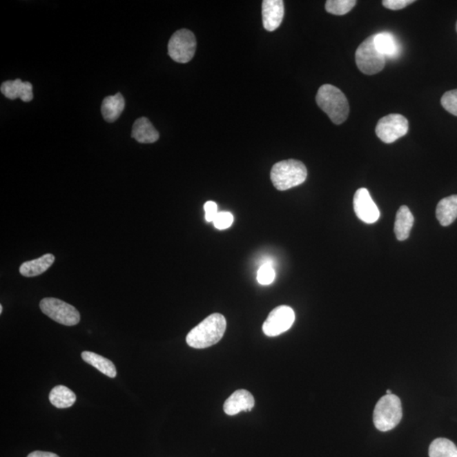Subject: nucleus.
Returning a JSON list of instances; mask_svg holds the SVG:
<instances>
[{
	"label": "nucleus",
	"mask_w": 457,
	"mask_h": 457,
	"mask_svg": "<svg viewBox=\"0 0 457 457\" xmlns=\"http://www.w3.org/2000/svg\"><path fill=\"white\" fill-rule=\"evenodd\" d=\"M226 325V318L222 314H211L188 333L186 343L195 349L212 347L223 338Z\"/></svg>",
	"instance_id": "f257e3e1"
},
{
	"label": "nucleus",
	"mask_w": 457,
	"mask_h": 457,
	"mask_svg": "<svg viewBox=\"0 0 457 457\" xmlns=\"http://www.w3.org/2000/svg\"><path fill=\"white\" fill-rule=\"evenodd\" d=\"M316 102L336 125L347 121L350 112L349 103L338 88L331 84L321 86L317 93Z\"/></svg>",
	"instance_id": "f03ea898"
},
{
	"label": "nucleus",
	"mask_w": 457,
	"mask_h": 457,
	"mask_svg": "<svg viewBox=\"0 0 457 457\" xmlns=\"http://www.w3.org/2000/svg\"><path fill=\"white\" fill-rule=\"evenodd\" d=\"M308 177V170L301 161L287 159L273 166L271 178L277 190L286 191L302 184Z\"/></svg>",
	"instance_id": "7ed1b4c3"
},
{
	"label": "nucleus",
	"mask_w": 457,
	"mask_h": 457,
	"mask_svg": "<svg viewBox=\"0 0 457 457\" xmlns=\"http://www.w3.org/2000/svg\"><path fill=\"white\" fill-rule=\"evenodd\" d=\"M402 418V402L398 396L387 395L378 400L373 411V422L382 432H387L399 425Z\"/></svg>",
	"instance_id": "20e7f679"
},
{
	"label": "nucleus",
	"mask_w": 457,
	"mask_h": 457,
	"mask_svg": "<svg viewBox=\"0 0 457 457\" xmlns=\"http://www.w3.org/2000/svg\"><path fill=\"white\" fill-rule=\"evenodd\" d=\"M358 69L366 75H376L385 68V57L377 50L374 37L371 36L360 44L356 52Z\"/></svg>",
	"instance_id": "39448f33"
},
{
	"label": "nucleus",
	"mask_w": 457,
	"mask_h": 457,
	"mask_svg": "<svg viewBox=\"0 0 457 457\" xmlns=\"http://www.w3.org/2000/svg\"><path fill=\"white\" fill-rule=\"evenodd\" d=\"M197 48L196 37L190 30L181 29L171 37L168 54L174 61L181 64L192 61Z\"/></svg>",
	"instance_id": "423d86ee"
},
{
	"label": "nucleus",
	"mask_w": 457,
	"mask_h": 457,
	"mask_svg": "<svg viewBox=\"0 0 457 457\" xmlns=\"http://www.w3.org/2000/svg\"><path fill=\"white\" fill-rule=\"evenodd\" d=\"M40 309L42 312L57 323L66 326H74L81 320L80 313L72 305L68 304L61 300L47 298L40 302Z\"/></svg>",
	"instance_id": "0eeeda50"
},
{
	"label": "nucleus",
	"mask_w": 457,
	"mask_h": 457,
	"mask_svg": "<svg viewBox=\"0 0 457 457\" xmlns=\"http://www.w3.org/2000/svg\"><path fill=\"white\" fill-rule=\"evenodd\" d=\"M409 129L407 119L399 114H391L380 119L376 126V135L385 144H392L407 135Z\"/></svg>",
	"instance_id": "6e6552de"
},
{
	"label": "nucleus",
	"mask_w": 457,
	"mask_h": 457,
	"mask_svg": "<svg viewBox=\"0 0 457 457\" xmlns=\"http://www.w3.org/2000/svg\"><path fill=\"white\" fill-rule=\"evenodd\" d=\"M295 318L293 309L288 306H280L269 314L263 325V331L269 337L282 335L291 329Z\"/></svg>",
	"instance_id": "1a4fd4ad"
},
{
	"label": "nucleus",
	"mask_w": 457,
	"mask_h": 457,
	"mask_svg": "<svg viewBox=\"0 0 457 457\" xmlns=\"http://www.w3.org/2000/svg\"><path fill=\"white\" fill-rule=\"evenodd\" d=\"M353 206L356 215L363 222L373 224L380 219V212L366 188H360L356 192Z\"/></svg>",
	"instance_id": "9d476101"
},
{
	"label": "nucleus",
	"mask_w": 457,
	"mask_h": 457,
	"mask_svg": "<svg viewBox=\"0 0 457 457\" xmlns=\"http://www.w3.org/2000/svg\"><path fill=\"white\" fill-rule=\"evenodd\" d=\"M284 14L282 0H264L262 5L264 27L267 31H275L282 23Z\"/></svg>",
	"instance_id": "9b49d317"
},
{
	"label": "nucleus",
	"mask_w": 457,
	"mask_h": 457,
	"mask_svg": "<svg viewBox=\"0 0 457 457\" xmlns=\"http://www.w3.org/2000/svg\"><path fill=\"white\" fill-rule=\"evenodd\" d=\"M255 405V400L246 389L235 391L224 404V411L227 415L234 416L242 411H250Z\"/></svg>",
	"instance_id": "f8f14e48"
},
{
	"label": "nucleus",
	"mask_w": 457,
	"mask_h": 457,
	"mask_svg": "<svg viewBox=\"0 0 457 457\" xmlns=\"http://www.w3.org/2000/svg\"><path fill=\"white\" fill-rule=\"evenodd\" d=\"M1 93L11 100L21 99L23 102H30L33 99L32 84L21 79L3 82Z\"/></svg>",
	"instance_id": "ddd939ff"
},
{
	"label": "nucleus",
	"mask_w": 457,
	"mask_h": 457,
	"mask_svg": "<svg viewBox=\"0 0 457 457\" xmlns=\"http://www.w3.org/2000/svg\"><path fill=\"white\" fill-rule=\"evenodd\" d=\"M132 137L140 144H153L159 140V133L148 118L142 117L135 121Z\"/></svg>",
	"instance_id": "4468645a"
},
{
	"label": "nucleus",
	"mask_w": 457,
	"mask_h": 457,
	"mask_svg": "<svg viewBox=\"0 0 457 457\" xmlns=\"http://www.w3.org/2000/svg\"><path fill=\"white\" fill-rule=\"evenodd\" d=\"M374 44L380 53L385 58L395 59L398 57L400 52L398 41L391 32H383L373 35Z\"/></svg>",
	"instance_id": "2eb2a0df"
},
{
	"label": "nucleus",
	"mask_w": 457,
	"mask_h": 457,
	"mask_svg": "<svg viewBox=\"0 0 457 457\" xmlns=\"http://www.w3.org/2000/svg\"><path fill=\"white\" fill-rule=\"evenodd\" d=\"M436 217L442 226H449L457 219V195L443 198L437 205Z\"/></svg>",
	"instance_id": "dca6fc26"
},
{
	"label": "nucleus",
	"mask_w": 457,
	"mask_h": 457,
	"mask_svg": "<svg viewBox=\"0 0 457 457\" xmlns=\"http://www.w3.org/2000/svg\"><path fill=\"white\" fill-rule=\"evenodd\" d=\"M55 257L53 254L48 253L37 258V260L25 262L20 267L21 275L25 277H35L46 272L55 263Z\"/></svg>",
	"instance_id": "f3484780"
},
{
	"label": "nucleus",
	"mask_w": 457,
	"mask_h": 457,
	"mask_svg": "<svg viewBox=\"0 0 457 457\" xmlns=\"http://www.w3.org/2000/svg\"><path fill=\"white\" fill-rule=\"evenodd\" d=\"M414 224V217L407 206H402L397 212L394 231L397 240L405 241L409 237Z\"/></svg>",
	"instance_id": "a211bd4d"
},
{
	"label": "nucleus",
	"mask_w": 457,
	"mask_h": 457,
	"mask_svg": "<svg viewBox=\"0 0 457 457\" xmlns=\"http://www.w3.org/2000/svg\"><path fill=\"white\" fill-rule=\"evenodd\" d=\"M125 106V99L121 93H118L114 96L106 97L101 107L103 117L108 122L115 121L122 114Z\"/></svg>",
	"instance_id": "6ab92c4d"
},
{
	"label": "nucleus",
	"mask_w": 457,
	"mask_h": 457,
	"mask_svg": "<svg viewBox=\"0 0 457 457\" xmlns=\"http://www.w3.org/2000/svg\"><path fill=\"white\" fill-rule=\"evenodd\" d=\"M81 358L84 362L95 367L106 376L113 378L117 376V371H116L114 363L102 356L95 353V352L85 351L81 353Z\"/></svg>",
	"instance_id": "aec40b11"
},
{
	"label": "nucleus",
	"mask_w": 457,
	"mask_h": 457,
	"mask_svg": "<svg viewBox=\"0 0 457 457\" xmlns=\"http://www.w3.org/2000/svg\"><path fill=\"white\" fill-rule=\"evenodd\" d=\"M75 393L65 385H57L50 393V402L57 408H68L76 402Z\"/></svg>",
	"instance_id": "412c9836"
},
{
	"label": "nucleus",
	"mask_w": 457,
	"mask_h": 457,
	"mask_svg": "<svg viewBox=\"0 0 457 457\" xmlns=\"http://www.w3.org/2000/svg\"><path fill=\"white\" fill-rule=\"evenodd\" d=\"M429 457H457V447L451 440L440 438L431 443Z\"/></svg>",
	"instance_id": "4be33fe9"
},
{
	"label": "nucleus",
	"mask_w": 457,
	"mask_h": 457,
	"mask_svg": "<svg viewBox=\"0 0 457 457\" xmlns=\"http://www.w3.org/2000/svg\"><path fill=\"white\" fill-rule=\"evenodd\" d=\"M356 3V0H328L325 9L327 12L336 16H344L353 9Z\"/></svg>",
	"instance_id": "5701e85b"
},
{
	"label": "nucleus",
	"mask_w": 457,
	"mask_h": 457,
	"mask_svg": "<svg viewBox=\"0 0 457 457\" xmlns=\"http://www.w3.org/2000/svg\"><path fill=\"white\" fill-rule=\"evenodd\" d=\"M257 282L264 286L271 284L275 279V269L269 261L265 262L258 269L257 275Z\"/></svg>",
	"instance_id": "b1692460"
},
{
	"label": "nucleus",
	"mask_w": 457,
	"mask_h": 457,
	"mask_svg": "<svg viewBox=\"0 0 457 457\" xmlns=\"http://www.w3.org/2000/svg\"><path fill=\"white\" fill-rule=\"evenodd\" d=\"M441 104L449 113L457 116V89L445 93L442 97Z\"/></svg>",
	"instance_id": "393cba45"
},
{
	"label": "nucleus",
	"mask_w": 457,
	"mask_h": 457,
	"mask_svg": "<svg viewBox=\"0 0 457 457\" xmlns=\"http://www.w3.org/2000/svg\"><path fill=\"white\" fill-rule=\"evenodd\" d=\"M234 222V217L228 212H220L213 220V226L219 230H226Z\"/></svg>",
	"instance_id": "a878e982"
},
{
	"label": "nucleus",
	"mask_w": 457,
	"mask_h": 457,
	"mask_svg": "<svg viewBox=\"0 0 457 457\" xmlns=\"http://www.w3.org/2000/svg\"><path fill=\"white\" fill-rule=\"evenodd\" d=\"M414 2V0H385L382 3H383L385 8L391 10H399Z\"/></svg>",
	"instance_id": "bb28decb"
},
{
	"label": "nucleus",
	"mask_w": 457,
	"mask_h": 457,
	"mask_svg": "<svg viewBox=\"0 0 457 457\" xmlns=\"http://www.w3.org/2000/svg\"><path fill=\"white\" fill-rule=\"evenodd\" d=\"M205 219L208 222H213L215 217L218 215V206L215 202L208 201L204 205Z\"/></svg>",
	"instance_id": "cd10ccee"
},
{
	"label": "nucleus",
	"mask_w": 457,
	"mask_h": 457,
	"mask_svg": "<svg viewBox=\"0 0 457 457\" xmlns=\"http://www.w3.org/2000/svg\"><path fill=\"white\" fill-rule=\"evenodd\" d=\"M28 457H59V456L58 455L55 454V453H52V452L36 451L30 453Z\"/></svg>",
	"instance_id": "c85d7f7f"
},
{
	"label": "nucleus",
	"mask_w": 457,
	"mask_h": 457,
	"mask_svg": "<svg viewBox=\"0 0 457 457\" xmlns=\"http://www.w3.org/2000/svg\"><path fill=\"white\" fill-rule=\"evenodd\" d=\"M3 313V306H0V313Z\"/></svg>",
	"instance_id": "c756f323"
},
{
	"label": "nucleus",
	"mask_w": 457,
	"mask_h": 457,
	"mask_svg": "<svg viewBox=\"0 0 457 457\" xmlns=\"http://www.w3.org/2000/svg\"><path fill=\"white\" fill-rule=\"evenodd\" d=\"M456 31H457V23H456Z\"/></svg>",
	"instance_id": "7c9ffc66"
}]
</instances>
